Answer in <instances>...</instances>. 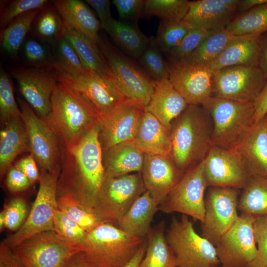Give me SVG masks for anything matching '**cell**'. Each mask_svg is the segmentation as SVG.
Here are the masks:
<instances>
[{
	"label": "cell",
	"mask_w": 267,
	"mask_h": 267,
	"mask_svg": "<svg viewBox=\"0 0 267 267\" xmlns=\"http://www.w3.org/2000/svg\"><path fill=\"white\" fill-rule=\"evenodd\" d=\"M99 131V123L76 145H62L57 185V196L72 198L92 211L105 178Z\"/></svg>",
	"instance_id": "6da1fadb"
},
{
	"label": "cell",
	"mask_w": 267,
	"mask_h": 267,
	"mask_svg": "<svg viewBox=\"0 0 267 267\" xmlns=\"http://www.w3.org/2000/svg\"><path fill=\"white\" fill-rule=\"evenodd\" d=\"M171 157L183 173L202 162L213 145V123L202 106L189 104L172 123Z\"/></svg>",
	"instance_id": "7a4b0ae2"
},
{
	"label": "cell",
	"mask_w": 267,
	"mask_h": 267,
	"mask_svg": "<svg viewBox=\"0 0 267 267\" xmlns=\"http://www.w3.org/2000/svg\"><path fill=\"white\" fill-rule=\"evenodd\" d=\"M51 110L45 121L65 148L77 144L100 118L90 105L65 84L58 81L51 96Z\"/></svg>",
	"instance_id": "3957f363"
},
{
	"label": "cell",
	"mask_w": 267,
	"mask_h": 267,
	"mask_svg": "<svg viewBox=\"0 0 267 267\" xmlns=\"http://www.w3.org/2000/svg\"><path fill=\"white\" fill-rule=\"evenodd\" d=\"M146 240L117 225L102 223L88 233L81 252L87 261L99 267H125Z\"/></svg>",
	"instance_id": "277c9868"
},
{
	"label": "cell",
	"mask_w": 267,
	"mask_h": 267,
	"mask_svg": "<svg viewBox=\"0 0 267 267\" xmlns=\"http://www.w3.org/2000/svg\"><path fill=\"white\" fill-rule=\"evenodd\" d=\"M213 123V145L231 150L254 123V102H243L212 96L202 105Z\"/></svg>",
	"instance_id": "5b68a950"
},
{
	"label": "cell",
	"mask_w": 267,
	"mask_h": 267,
	"mask_svg": "<svg viewBox=\"0 0 267 267\" xmlns=\"http://www.w3.org/2000/svg\"><path fill=\"white\" fill-rule=\"evenodd\" d=\"M53 67L58 81L65 84L87 101L100 119L127 101L112 79L102 77L88 69L70 70L56 64Z\"/></svg>",
	"instance_id": "8992f818"
},
{
	"label": "cell",
	"mask_w": 267,
	"mask_h": 267,
	"mask_svg": "<svg viewBox=\"0 0 267 267\" xmlns=\"http://www.w3.org/2000/svg\"><path fill=\"white\" fill-rule=\"evenodd\" d=\"M97 45L126 101L144 108L150 100L155 81L105 38L100 36Z\"/></svg>",
	"instance_id": "52a82bcc"
},
{
	"label": "cell",
	"mask_w": 267,
	"mask_h": 267,
	"mask_svg": "<svg viewBox=\"0 0 267 267\" xmlns=\"http://www.w3.org/2000/svg\"><path fill=\"white\" fill-rule=\"evenodd\" d=\"M166 237L177 267H215L220 264L216 247L195 230L188 216H174Z\"/></svg>",
	"instance_id": "ba28073f"
},
{
	"label": "cell",
	"mask_w": 267,
	"mask_h": 267,
	"mask_svg": "<svg viewBox=\"0 0 267 267\" xmlns=\"http://www.w3.org/2000/svg\"><path fill=\"white\" fill-rule=\"evenodd\" d=\"M60 166L51 172H41L39 188L24 224L2 242L14 248L24 240L40 232L54 231L53 216L57 209V185Z\"/></svg>",
	"instance_id": "9c48e42d"
},
{
	"label": "cell",
	"mask_w": 267,
	"mask_h": 267,
	"mask_svg": "<svg viewBox=\"0 0 267 267\" xmlns=\"http://www.w3.org/2000/svg\"><path fill=\"white\" fill-rule=\"evenodd\" d=\"M145 191L141 173L105 178L93 208L94 213L102 223L117 225Z\"/></svg>",
	"instance_id": "30bf717a"
},
{
	"label": "cell",
	"mask_w": 267,
	"mask_h": 267,
	"mask_svg": "<svg viewBox=\"0 0 267 267\" xmlns=\"http://www.w3.org/2000/svg\"><path fill=\"white\" fill-rule=\"evenodd\" d=\"M82 246L68 242L54 231L36 234L12 249L25 267H63Z\"/></svg>",
	"instance_id": "8fae6325"
},
{
	"label": "cell",
	"mask_w": 267,
	"mask_h": 267,
	"mask_svg": "<svg viewBox=\"0 0 267 267\" xmlns=\"http://www.w3.org/2000/svg\"><path fill=\"white\" fill-rule=\"evenodd\" d=\"M204 160L186 171L159 205L165 214L179 213L203 222L205 215V192L207 186Z\"/></svg>",
	"instance_id": "7c38bea8"
},
{
	"label": "cell",
	"mask_w": 267,
	"mask_h": 267,
	"mask_svg": "<svg viewBox=\"0 0 267 267\" xmlns=\"http://www.w3.org/2000/svg\"><path fill=\"white\" fill-rule=\"evenodd\" d=\"M29 141V151L41 172H51L60 166L62 144L47 123L22 98L18 99Z\"/></svg>",
	"instance_id": "4fadbf2b"
},
{
	"label": "cell",
	"mask_w": 267,
	"mask_h": 267,
	"mask_svg": "<svg viewBox=\"0 0 267 267\" xmlns=\"http://www.w3.org/2000/svg\"><path fill=\"white\" fill-rule=\"evenodd\" d=\"M266 80L258 65L220 69L213 71V96L254 102Z\"/></svg>",
	"instance_id": "5bb4252c"
},
{
	"label": "cell",
	"mask_w": 267,
	"mask_h": 267,
	"mask_svg": "<svg viewBox=\"0 0 267 267\" xmlns=\"http://www.w3.org/2000/svg\"><path fill=\"white\" fill-rule=\"evenodd\" d=\"M240 189L210 187L205 198V215L201 222L202 236L216 246L238 219Z\"/></svg>",
	"instance_id": "9a60e30c"
},
{
	"label": "cell",
	"mask_w": 267,
	"mask_h": 267,
	"mask_svg": "<svg viewBox=\"0 0 267 267\" xmlns=\"http://www.w3.org/2000/svg\"><path fill=\"white\" fill-rule=\"evenodd\" d=\"M10 72L25 100L39 117L45 121L50 114L51 96L58 82L54 67H18Z\"/></svg>",
	"instance_id": "2e32d148"
},
{
	"label": "cell",
	"mask_w": 267,
	"mask_h": 267,
	"mask_svg": "<svg viewBox=\"0 0 267 267\" xmlns=\"http://www.w3.org/2000/svg\"><path fill=\"white\" fill-rule=\"evenodd\" d=\"M255 217L242 213L215 246L222 267H246L255 258Z\"/></svg>",
	"instance_id": "e0dca14e"
},
{
	"label": "cell",
	"mask_w": 267,
	"mask_h": 267,
	"mask_svg": "<svg viewBox=\"0 0 267 267\" xmlns=\"http://www.w3.org/2000/svg\"><path fill=\"white\" fill-rule=\"evenodd\" d=\"M168 64L169 80L188 104L202 105L213 96V71L208 66L184 61Z\"/></svg>",
	"instance_id": "ac0fdd59"
},
{
	"label": "cell",
	"mask_w": 267,
	"mask_h": 267,
	"mask_svg": "<svg viewBox=\"0 0 267 267\" xmlns=\"http://www.w3.org/2000/svg\"><path fill=\"white\" fill-rule=\"evenodd\" d=\"M208 187L242 189L251 177L232 150L213 145L204 160Z\"/></svg>",
	"instance_id": "d6986e66"
},
{
	"label": "cell",
	"mask_w": 267,
	"mask_h": 267,
	"mask_svg": "<svg viewBox=\"0 0 267 267\" xmlns=\"http://www.w3.org/2000/svg\"><path fill=\"white\" fill-rule=\"evenodd\" d=\"M143 110L138 104L126 101L113 112L100 119L99 138L102 150L132 142Z\"/></svg>",
	"instance_id": "ffe728a7"
},
{
	"label": "cell",
	"mask_w": 267,
	"mask_h": 267,
	"mask_svg": "<svg viewBox=\"0 0 267 267\" xmlns=\"http://www.w3.org/2000/svg\"><path fill=\"white\" fill-rule=\"evenodd\" d=\"M239 0L189 1L183 21L192 29L213 32L225 29L235 17Z\"/></svg>",
	"instance_id": "44dd1931"
},
{
	"label": "cell",
	"mask_w": 267,
	"mask_h": 267,
	"mask_svg": "<svg viewBox=\"0 0 267 267\" xmlns=\"http://www.w3.org/2000/svg\"><path fill=\"white\" fill-rule=\"evenodd\" d=\"M184 173L178 168L170 156L144 153L141 172L143 182L146 191L158 206Z\"/></svg>",
	"instance_id": "7402d4cb"
},
{
	"label": "cell",
	"mask_w": 267,
	"mask_h": 267,
	"mask_svg": "<svg viewBox=\"0 0 267 267\" xmlns=\"http://www.w3.org/2000/svg\"><path fill=\"white\" fill-rule=\"evenodd\" d=\"M232 150L250 176L267 178V121L264 117L253 124Z\"/></svg>",
	"instance_id": "603a6c76"
},
{
	"label": "cell",
	"mask_w": 267,
	"mask_h": 267,
	"mask_svg": "<svg viewBox=\"0 0 267 267\" xmlns=\"http://www.w3.org/2000/svg\"><path fill=\"white\" fill-rule=\"evenodd\" d=\"M169 79L155 81L150 100L144 108L170 130L173 122L188 105Z\"/></svg>",
	"instance_id": "cb8c5ba5"
},
{
	"label": "cell",
	"mask_w": 267,
	"mask_h": 267,
	"mask_svg": "<svg viewBox=\"0 0 267 267\" xmlns=\"http://www.w3.org/2000/svg\"><path fill=\"white\" fill-rule=\"evenodd\" d=\"M132 142L145 154L171 157L170 130L144 110Z\"/></svg>",
	"instance_id": "d4e9b609"
},
{
	"label": "cell",
	"mask_w": 267,
	"mask_h": 267,
	"mask_svg": "<svg viewBox=\"0 0 267 267\" xmlns=\"http://www.w3.org/2000/svg\"><path fill=\"white\" fill-rule=\"evenodd\" d=\"M52 3L65 27L83 34L97 44L100 22L83 1L54 0Z\"/></svg>",
	"instance_id": "484cf974"
},
{
	"label": "cell",
	"mask_w": 267,
	"mask_h": 267,
	"mask_svg": "<svg viewBox=\"0 0 267 267\" xmlns=\"http://www.w3.org/2000/svg\"><path fill=\"white\" fill-rule=\"evenodd\" d=\"M144 153L132 142H124L103 150L105 178L141 173Z\"/></svg>",
	"instance_id": "4316f807"
},
{
	"label": "cell",
	"mask_w": 267,
	"mask_h": 267,
	"mask_svg": "<svg viewBox=\"0 0 267 267\" xmlns=\"http://www.w3.org/2000/svg\"><path fill=\"white\" fill-rule=\"evenodd\" d=\"M261 36H236L208 67L213 71L238 65L259 64Z\"/></svg>",
	"instance_id": "83f0119b"
},
{
	"label": "cell",
	"mask_w": 267,
	"mask_h": 267,
	"mask_svg": "<svg viewBox=\"0 0 267 267\" xmlns=\"http://www.w3.org/2000/svg\"><path fill=\"white\" fill-rule=\"evenodd\" d=\"M29 151L26 129L21 116L8 121L0 133V174L1 178L21 153Z\"/></svg>",
	"instance_id": "f1b7e54d"
},
{
	"label": "cell",
	"mask_w": 267,
	"mask_h": 267,
	"mask_svg": "<svg viewBox=\"0 0 267 267\" xmlns=\"http://www.w3.org/2000/svg\"><path fill=\"white\" fill-rule=\"evenodd\" d=\"M158 205L145 191L133 204L119 220L117 226L133 235L145 238L151 228V222Z\"/></svg>",
	"instance_id": "f546056e"
},
{
	"label": "cell",
	"mask_w": 267,
	"mask_h": 267,
	"mask_svg": "<svg viewBox=\"0 0 267 267\" xmlns=\"http://www.w3.org/2000/svg\"><path fill=\"white\" fill-rule=\"evenodd\" d=\"M101 27L125 52L138 59L151 41L140 31L136 24L117 20L112 17Z\"/></svg>",
	"instance_id": "4dcf8cb0"
},
{
	"label": "cell",
	"mask_w": 267,
	"mask_h": 267,
	"mask_svg": "<svg viewBox=\"0 0 267 267\" xmlns=\"http://www.w3.org/2000/svg\"><path fill=\"white\" fill-rule=\"evenodd\" d=\"M63 37L72 45L87 69L102 77L113 79L97 44L83 34L66 27Z\"/></svg>",
	"instance_id": "1f68e13d"
},
{
	"label": "cell",
	"mask_w": 267,
	"mask_h": 267,
	"mask_svg": "<svg viewBox=\"0 0 267 267\" xmlns=\"http://www.w3.org/2000/svg\"><path fill=\"white\" fill-rule=\"evenodd\" d=\"M166 229L164 221L151 227L146 236V251L139 267H177L174 254L167 241Z\"/></svg>",
	"instance_id": "d6a6232c"
},
{
	"label": "cell",
	"mask_w": 267,
	"mask_h": 267,
	"mask_svg": "<svg viewBox=\"0 0 267 267\" xmlns=\"http://www.w3.org/2000/svg\"><path fill=\"white\" fill-rule=\"evenodd\" d=\"M242 189L238 210L255 218L267 215V178L251 177Z\"/></svg>",
	"instance_id": "836d02e7"
},
{
	"label": "cell",
	"mask_w": 267,
	"mask_h": 267,
	"mask_svg": "<svg viewBox=\"0 0 267 267\" xmlns=\"http://www.w3.org/2000/svg\"><path fill=\"white\" fill-rule=\"evenodd\" d=\"M235 37L236 36L226 28L212 32L198 47L182 61L208 66Z\"/></svg>",
	"instance_id": "e575fe53"
},
{
	"label": "cell",
	"mask_w": 267,
	"mask_h": 267,
	"mask_svg": "<svg viewBox=\"0 0 267 267\" xmlns=\"http://www.w3.org/2000/svg\"><path fill=\"white\" fill-rule=\"evenodd\" d=\"M42 9H34L20 15L1 30V46L9 55H16L25 38Z\"/></svg>",
	"instance_id": "d590c367"
},
{
	"label": "cell",
	"mask_w": 267,
	"mask_h": 267,
	"mask_svg": "<svg viewBox=\"0 0 267 267\" xmlns=\"http://www.w3.org/2000/svg\"><path fill=\"white\" fill-rule=\"evenodd\" d=\"M226 29L236 36H262L267 33V3L236 15Z\"/></svg>",
	"instance_id": "8d00e7d4"
},
{
	"label": "cell",
	"mask_w": 267,
	"mask_h": 267,
	"mask_svg": "<svg viewBox=\"0 0 267 267\" xmlns=\"http://www.w3.org/2000/svg\"><path fill=\"white\" fill-rule=\"evenodd\" d=\"M34 35L44 41L54 42L62 38L65 24L53 5L41 10L33 24Z\"/></svg>",
	"instance_id": "74e56055"
},
{
	"label": "cell",
	"mask_w": 267,
	"mask_h": 267,
	"mask_svg": "<svg viewBox=\"0 0 267 267\" xmlns=\"http://www.w3.org/2000/svg\"><path fill=\"white\" fill-rule=\"evenodd\" d=\"M57 205L60 211L88 233L102 223L93 211L72 198L64 196H57Z\"/></svg>",
	"instance_id": "f35d334b"
},
{
	"label": "cell",
	"mask_w": 267,
	"mask_h": 267,
	"mask_svg": "<svg viewBox=\"0 0 267 267\" xmlns=\"http://www.w3.org/2000/svg\"><path fill=\"white\" fill-rule=\"evenodd\" d=\"M189 1L187 0H145L143 14L155 16L161 21H181L185 16Z\"/></svg>",
	"instance_id": "ab89813d"
},
{
	"label": "cell",
	"mask_w": 267,
	"mask_h": 267,
	"mask_svg": "<svg viewBox=\"0 0 267 267\" xmlns=\"http://www.w3.org/2000/svg\"><path fill=\"white\" fill-rule=\"evenodd\" d=\"M191 29V27L183 20L179 22L161 20L156 37L153 39L159 50L167 54L181 42Z\"/></svg>",
	"instance_id": "60d3db41"
},
{
	"label": "cell",
	"mask_w": 267,
	"mask_h": 267,
	"mask_svg": "<svg viewBox=\"0 0 267 267\" xmlns=\"http://www.w3.org/2000/svg\"><path fill=\"white\" fill-rule=\"evenodd\" d=\"M150 39L149 45L138 60L146 73L154 81L169 79L168 64L164 59L153 38Z\"/></svg>",
	"instance_id": "b9f144b4"
},
{
	"label": "cell",
	"mask_w": 267,
	"mask_h": 267,
	"mask_svg": "<svg viewBox=\"0 0 267 267\" xmlns=\"http://www.w3.org/2000/svg\"><path fill=\"white\" fill-rule=\"evenodd\" d=\"M21 116L15 99L12 83L8 75L2 69L0 72V117L3 124L11 119Z\"/></svg>",
	"instance_id": "7bdbcfd3"
},
{
	"label": "cell",
	"mask_w": 267,
	"mask_h": 267,
	"mask_svg": "<svg viewBox=\"0 0 267 267\" xmlns=\"http://www.w3.org/2000/svg\"><path fill=\"white\" fill-rule=\"evenodd\" d=\"M23 50L26 61L31 67H53L54 55L46 45L38 40L29 38L25 40Z\"/></svg>",
	"instance_id": "ee69618b"
},
{
	"label": "cell",
	"mask_w": 267,
	"mask_h": 267,
	"mask_svg": "<svg viewBox=\"0 0 267 267\" xmlns=\"http://www.w3.org/2000/svg\"><path fill=\"white\" fill-rule=\"evenodd\" d=\"M54 231L62 239L81 246L88 232L58 208L54 212Z\"/></svg>",
	"instance_id": "f6af8a7d"
},
{
	"label": "cell",
	"mask_w": 267,
	"mask_h": 267,
	"mask_svg": "<svg viewBox=\"0 0 267 267\" xmlns=\"http://www.w3.org/2000/svg\"><path fill=\"white\" fill-rule=\"evenodd\" d=\"M212 32L192 29L181 42L166 54L168 63L183 61L192 53Z\"/></svg>",
	"instance_id": "bcb514c9"
},
{
	"label": "cell",
	"mask_w": 267,
	"mask_h": 267,
	"mask_svg": "<svg viewBox=\"0 0 267 267\" xmlns=\"http://www.w3.org/2000/svg\"><path fill=\"white\" fill-rule=\"evenodd\" d=\"M49 3L46 0H14L10 1L0 10V27L3 29L15 19L34 9H43Z\"/></svg>",
	"instance_id": "7dc6e473"
},
{
	"label": "cell",
	"mask_w": 267,
	"mask_h": 267,
	"mask_svg": "<svg viewBox=\"0 0 267 267\" xmlns=\"http://www.w3.org/2000/svg\"><path fill=\"white\" fill-rule=\"evenodd\" d=\"M254 233L257 252L246 267H267V215L255 218Z\"/></svg>",
	"instance_id": "c3c4849f"
},
{
	"label": "cell",
	"mask_w": 267,
	"mask_h": 267,
	"mask_svg": "<svg viewBox=\"0 0 267 267\" xmlns=\"http://www.w3.org/2000/svg\"><path fill=\"white\" fill-rule=\"evenodd\" d=\"M54 42L55 64L70 70L83 71L88 69L82 64L72 45L63 37Z\"/></svg>",
	"instance_id": "681fc988"
},
{
	"label": "cell",
	"mask_w": 267,
	"mask_h": 267,
	"mask_svg": "<svg viewBox=\"0 0 267 267\" xmlns=\"http://www.w3.org/2000/svg\"><path fill=\"white\" fill-rule=\"evenodd\" d=\"M2 211L4 216L5 228L15 232L22 226L28 215L27 204L20 197L10 200Z\"/></svg>",
	"instance_id": "f907efd6"
},
{
	"label": "cell",
	"mask_w": 267,
	"mask_h": 267,
	"mask_svg": "<svg viewBox=\"0 0 267 267\" xmlns=\"http://www.w3.org/2000/svg\"><path fill=\"white\" fill-rule=\"evenodd\" d=\"M121 21L136 24L143 14L145 0H113Z\"/></svg>",
	"instance_id": "816d5d0a"
},
{
	"label": "cell",
	"mask_w": 267,
	"mask_h": 267,
	"mask_svg": "<svg viewBox=\"0 0 267 267\" xmlns=\"http://www.w3.org/2000/svg\"><path fill=\"white\" fill-rule=\"evenodd\" d=\"M32 182L21 171L15 166L8 169L6 178V185L11 192L17 193L28 189Z\"/></svg>",
	"instance_id": "f5cc1de1"
},
{
	"label": "cell",
	"mask_w": 267,
	"mask_h": 267,
	"mask_svg": "<svg viewBox=\"0 0 267 267\" xmlns=\"http://www.w3.org/2000/svg\"><path fill=\"white\" fill-rule=\"evenodd\" d=\"M34 158L30 154L21 158L14 166L26 175L33 184L39 181L40 178L41 172Z\"/></svg>",
	"instance_id": "db71d44e"
},
{
	"label": "cell",
	"mask_w": 267,
	"mask_h": 267,
	"mask_svg": "<svg viewBox=\"0 0 267 267\" xmlns=\"http://www.w3.org/2000/svg\"><path fill=\"white\" fill-rule=\"evenodd\" d=\"M0 267H25L13 254L12 249L2 242L0 244Z\"/></svg>",
	"instance_id": "11a10c76"
},
{
	"label": "cell",
	"mask_w": 267,
	"mask_h": 267,
	"mask_svg": "<svg viewBox=\"0 0 267 267\" xmlns=\"http://www.w3.org/2000/svg\"><path fill=\"white\" fill-rule=\"evenodd\" d=\"M254 123L263 119L267 114V79L261 91L254 102Z\"/></svg>",
	"instance_id": "9f6ffc18"
},
{
	"label": "cell",
	"mask_w": 267,
	"mask_h": 267,
	"mask_svg": "<svg viewBox=\"0 0 267 267\" xmlns=\"http://www.w3.org/2000/svg\"><path fill=\"white\" fill-rule=\"evenodd\" d=\"M86 1L95 10L101 25L112 17L110 12V1L109 0H87Z\"/></svg>",
	"instance_id": "6f0895ef"
},
{
	"label": "cell",
	"mask_w": 267,
	"mask_h": 267,
	"mask_svg": "<svg viewBox=\"0 0 267 267\" xmlns=\"http://www.w3.org/2000/svg\"><path fill=\"white\" fill-rule=\"evenodd\" d=\"M261 52L259 66L267 79V33L261 37Z\"/></svg>",
	"instance_id": "680465c9"
},
{
	"label": "cell",
	"mask_w": 267,
	"mask_h": 267,
	"mask_svg": "<svg viewBox=\"0 0 267 267\" xmlns=\"http://www.w3.org/2000/svg\"><path fill=\"white\" fill-rule=\"evenodd\" d=\"M63 267H99L87 261L81 252L74 255Z\"/></svg>",
	"instance_id": "91938a15"
},
{
	"label": "cell",
	"mask_w": 267,
	"mask_h": 267,
	"mask_svg": "<svg viewBox=\"0 0 267 267\" xmlns=\"http://www.w3.org/2000/svg\"><path fill=\"white\" fill-rule=\"evenodd\" d=\"M267 3V0H239L237 11L240 13L245 12L257 6Z\"/></svg>",
	"instance_id": "94428289"
},
{
	"label": "cell",
	"mask_w": 267,
	"mask_h": 267,
	"mask_svg": "<svg viewBox=\"0 0 267 267\" xmlns=\"http://www.w3.org/2000/svg\"><path fill=\"white\" fill-rule=\"evenodd\" d=\"M146 245L147 241L146 240L133 259L125 267H139V264L144 256Z\"/></svg>",
	"instance_id": "6125c7cd"
},
{
	"label": "cell",
	"mask_w": 267,
	"mask_h": 267,
	"mask_svg": "<svg viewBox=\"0 0 267 267\" xmlns=\"http://www.w3.org/2000/svg\"><path fill=\"white\" fill-rule=\"evenodd\" d=\"M5 228L4 216L3 212L1 211L0 213V230H1Z\"/></svg>",
	"instance_id": "be15d7a7"
},
{
	"label": "cell",
	"mask_w": 267,
	"mask_h": 267,
	"mask_svg": "<svg viewBox=\"0 0 267 267\" xmlns=\"http://www.w3.org/2000/svg\"><path fill=\"white\" fill-rule=\"evenodd\" d=\"M265 117L266 118L267 121V114L266 115V116H265Z\"/></svg>",
	"instance_id": "e7e4bbea"
},
{
	"label": "cell",
	"mask_w": 267,
	"mask_h": 267,
	"mask_svg": "<svg viewBox=\"0 0 267 267\" xmlns=\"http://www.w3.org/2000/svg\"><path fill=\"white\" fill-rule=\"evenodd\" d=\"M219 267L218 266H216V267Z\"/></svg>",
	"instance_id": "03108f58"
}]
</instances>
